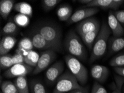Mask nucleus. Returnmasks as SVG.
Listing matches in <instances>:
<instances>
[{"label":"nucleus","instance_id":"nucleus-26","mask_svg":"<svg viewBox=\"0 0 124 93\" xmlns=\"http://www.w3.org/2000/svg\"><path fill=\"white\" fill-rule=\"evenodd\" d=\"M1 92L2 93H18L15 83L11 81H4L2 83Z\"/></svg>","mask_w":124,"mask_h":93},{"label":"nucleus","instance_id":"nucleus-36","mask_svg":"<svg viewBox=\"0 0 124 93\" xmlns=\"http://www.w3.org/2000/svg\"><path fill=\"white\" fill-rule=\"evenodd\" d=\"M30 51L26 50L25 49H20V48H18L17 49H16V54L21 55L23 56L24 57H26V56H27V55L29 54Z\"/></svg>","mask_w":124,"mask_h":93},{"label":"nucleus","instance_id":"nucleus-4","mask_svg":"<svg viewBox=\"0 0 124 93\" xmlns=\"http://www.w3.org/2000/svg\"><path fill=\"white\" fill-rule=\"evenodd\" d=\"M66 64L71 73L75 76L81 86H84L88 80V71L80 61L71 55H67L64 58Z\"/></svg>","mask_w":124,"mask_h":93},{"label":"nucleus","instance_id":"nucleus-13","mask_svg":"<svg viewBox=\"0 0 124 93\" xmlns=\"http://www.w3.org/2000/svg\"><path fill=\"white\" fill-rule=\"evenodd\" d=\"M108 25L111 30L114 37H121L124 35V29L112 11L108 12Z\"/></svg>","mask_w":124,"mask_h":93},{"label":"nucleus","instance_id":"nucleus-18","mask_svg":"<svg viewBox=\"0 0 124 93\" xmlns=\"http://www.w3.org/2000/svg\"><path fill=\"white\" fill-rule=\"evenodd\" d=\"M14 10L18 12V14H21L32 17L33 15L32 7L29 3L25 2H20L17 3L14 6Z\"/></svg>","mask_w":124,"mask_h":93},{"label":"nucleus","instance_id":"nucleus-10","mask_svg":"<svg viewBox=\"0 0 124 93\" xmlns=\"http://www.w3.org/2000/svg\"><path fill=\"white\" fill-rule=\"evenodd\" d=\"M123 0H92L85 7H97L104 9H112L116 10L124 3Z\"/></svg>","mask_w":124,"mask_h":93},{"label":"nucleus","instance_id":"nucleus-35","mask_svg":"<svg viewBox=\"0 0 124 93\" xmlns=\"http://www.w3.org/2000/svg\"><path fill=\"white\" fill-rule=\"evenodd\" d=\"M69 93H89V88L87 87H86V88L82 87V88L76 89H75V90H73L69 92Z\"/></svg>","mask_w":124,"mask_h":93},{"label":"nucleus","instance_id":"nucleus-38","mask_svg":"<svg viewBox=\"0 0 124 93\" xmlns=\"http://www.w3.org/2000/svg\"><path fill=\"white\" fill-rule=\"evenodd\" d=\"M92 0H79L78 2L81 3H83V4H85V5H87L91 2Z\"/></svg>","mask_w":124,"mask_h":93},{"label":"nucleus","instance_id":"nucleus-2","mask_svg":"<svg viewBox=\"0 0 124 93\" xmlns=\"http://www.w3.org/2000/svg\"><path fill=\"white\" fill-rule=\"evenodd\" d=\"M64 47L70 55L78 60H86L87 51L80 38L74 30H70L67 34L64 41Z\"/></svg>","mask_w":124,"mask_h":93},{"label":"nucleus","instance_id":"nucleus-14","mask_svg":"<svg viewBox=\"0 0 124 93\" xmlns=\"http://www.w3.org/2000/svg\"><path fill=\"white\" fill-rule=\"evenodd\" d=\"M31 41L33 47L39 50H54V47L51 45L36 30L33 32L31 36Z\"/></svg>","mask_w":124,"mask_h":93},{"label":"nucleus","instance_id":"nucleus-16","mask_svg":"<svg viewBox=\"0 0 124 93\" xmlns=\"http://www.w3.org/2000/svg\"><path fill=\"white\" fill-rule=\"evenodd\" d=\"M14 0H1L0 1V14L3 20H6L12 9L14 8Z\"/></svg>","mask_w":124,"mask_h":93},{"label":"nucleus","instance_id":"nucleus-6","mask_svg":"<svg viewBox=\"0 0 124 93\" xmlns=\"http://www.w3.org/2000/svg\"><path fill=\"white\" fill-rule=\"evenodd\" d=\"M56 54L55 51L48 50L41 53L38 63L32 72L33 75H37L48 68L55 60Z\"/></svg>","mask_w":124,"mask_h":93},{"label":"nucleus","instance_id":"nucleus-39","mask_svg":"<svg viewBox=\"0 0 124 93\" xmlns=\"http://www.w3.org/2000/svg\"><path fill=\"white\" fill-rule=\"evenodd\" d=\"M123 93H124V85L123 86Z\"/></svg>","mask_w":124,"mask_h":93},{"label":"nucleus","instance_id":"nucleus-5","mask_svg":"<svg viewBox=\"0 0 124 93\" xmlns=\"http://www.w3.org/2000/svg\"><path fill=\"white\" fill-rule=\"evenodd\" d=\"M82 87L78 80L70 70H67L57 79L56 86L52 93H65L70 92Z\"/></svg>","mask_w":124,"mask_h":93},{"label":"nucleus","instance_id":"nucleus-15","mask_svg":"<svg viewBox=\"0 0 124 93\" xmlns=\"http://www.w3.org/2000/svg\"><path fill=\"white\" fill-rule=\"evenodd\" d=\"M17 42L16 38L13 36H5L2 38L0 42V55L1 56L8 54L14 48Z\"/></svg>","mask_w":124,"mask_h":93},{"label":"nucleus","instance_id":"nucleus-11","mask_svg":"<svg viewBox=\"0 0 124 93\" xmlns=\"http://www.w3.org/2000/svg\"><path fill=\"white\" fill-rule=\"evenodd\" d=\"M64 70V65L62 61H59L54 64L46 72V78L48 82L53 83L59 79Z\"/></svg>","mask_w":124,"mask_h":93},{"label":"nucleus","instance_id":"nucleus-9","mask_svg":"<svg viewBox=\"0 0 124 93\" xmlns=\"http://www.w3.org/2000/svg\"><path fill=\"white\" fill-rule=\"evenodd\" d=\"M99 11V8L97 7H85L78 9L72 15L67 22L69 24L80 22L85 19L91 17L93 15L98 13Z\"/></svg>","mask_w":124,"mask_h":93},{"label":"nucleus","instance_id":"nucleus-3","mask_svg":"<svg viewBox=\"0 0 124 93\" xmlns=\"http://www.w3.org/2000/svg\"><path fill=\"white\" fill-rule=\"evenodd\" d=\"M36 30L51 45L55 51L62 50V33L57 26L46 23L41 25Z\"/></svg>","mask_w":124,"mask_h":93},{"label":"nucleus","instance_id":"nucleus-34","mask_svg":"<svg viewBox=\"0 0 124 93\" xmlns=\"http://www.w3.org/2000/svg\"><path fill=\"white\" fill-rule=\"evenodd\" d=\"M113 13L120 23L124 25V10H117Z\"/></svg>","mask_w":124,"mask_h":93},{"label":"nucleus","instance_id":"nucleus-33","mask_svg":"<svg viewBox=\"0 0 124 93\" xmlns=\"http://www.w3.org/2000/svg\"><path fill=\"white\" fill-rule=\"evenodd\" d=\"M12 61L14 65L25 63V57L16 53L14 55H12Z\"/></svg>","mask_w":124,"mask_h":93},{"label":"nucleus","instance_id":"nucleus-24","mask_svg":"<svg viewBox=\"0 0 124 93\" xmlns=\"http://www.w3.org/2000/svg\"><path fill=\"white\" fill-rule=\"evenodd\" d=\"M30 91L31 93H47L44 85L37 80H32L31 81Z\"/></svg>","mask_w":124,"mask_h":93},{"label":"nucleus","instance_id":"nucleus-29","mask_svg":"<svg viewBox=\"0 0 124 93\" xmlns=\"http://www.w3.org/2000/svg\"><path fill=\"white\" fill-rule=\"evenodd\" d=\"M109 64L110 66L114 68L124 67V54L114 57L110 61Z\"/></svg>","mask_w":124,"mask_h":93},{"label":"nucleus","instance_id":"nucleus-23","mask_svg":"<svg viewBox=\"0 0 124 93\" xmlns=\"http://www.w3.org/2000/svg\"><path fill=\"white\" fill-rule=\"evenodd\" d=\"M40 55L33 50L30 51L27 56L25 57V63L27 65L35 68L38 63Z\"/></svg>","mask_w":124,"mask_h":93},{"label":"nucleus","instance_id":"nucleus-17","mask_svg":"<svg viewBox=\"0 0 124 93\" xmlns=\"http://www.w3.org/2000/svg\"><path fill=\"white\" fill-rule=\"evenodd\" d=\"M72 9L70 6L63 5L57 9L56 14L59 20L61 21H66L69 20L72 16Z\"/></svg>","mask_w":124,"mask_h":93},{"label":"nucleus","instance_id":"nucleus-8","mask_svg":"<svg viewBox=\"0 0 124 93\" xmlns=\"http://www.w3.org/2000/svg\"><path fill=\"white\" fill-rule=\"evenodd\" d=\"M100 28L99 21L96 18L90 17L80 22L76 27V30L81 36Z\"/></svg>","mask_w":124,"mask_h":93},{"label":"nucleus","instance_id":"nucleus-27","mask_svg":"<svg viewBox=\"0 0 124 93\" xmlns=\"http://www.w3.org/2000/svg\"><path fill=\"white\" fill-rule=\"evenodd\" d=\"M0 65L1 70L8 69L14 65L12 61V55L10 54H6L1 56L0 58Z\"/></svg>","mask_w":124,"mask_h":93},{"label":"nucleus","instance_id":"nucleus-1","mask_svg":"<svg viewBox=\"0 0 124 93\" xmlns=\"http://www.w3.org/2000/svg\"><path fill=\"white\" fill-rule=\"evenodd\" d=\"M111 33L108 24L104 22L93 44L89 59V63H93L104 55L106 51L108 39Z\"/></svg>","mask_w":124,"mask_h":93},{"label":"nucleus","instance_id":"nucleus-12","mask_svg":"<svg viewBox=\"0 0 124 93\" xmlns=\"http://www.w3.org/2000/svg\"><path fill=\"white\" fill-rule=\"evenodd\" d=\"M91 74L97 82L104 83L108 78L109 70L108 68L104 65H95L91 68Z\"/></svg>","mask_w":124,"mask_h":93},{"label":"nucleus","instance_id":"nucleus-22","mask_svg":"<svg viewBox=\"0 0 124 93\" xmlns=\"http://www.w3.org/2000/svg\"><path fill=\"white\" fill-rule=\"evenodd\" d=\"M18 31V26L14 22L9 21L2 28L1 33L5 36L16 35Z\"/></svg>","mask_w":124,"mask_h":93},{"label":"nucleus","instance_id":"nucleus-37","mask_svg":"<svg viewBox=\"0 0 124 93\" xmlns=\"http://www.w3.org/2000/svg\"><path fill=\"white\" fill-rule=\"evenodd\" d=\"M114 71L121 76L124 77V67L114 68Z\"/></svg>","mask_w":124,"mask_h":93},{"label":"nucleus","instance_id":"nucleus-25","mask_svg":"<svg viewBox=\"0 0 124 93\" xmlns=\"http://www.w3.org/2000/svg\"><path fill=\"white\" fill-rule=\"evenodd\" d=\"M14 21L15 23L18 26L26 27L30 24V17L25 15L17 14L15 16Z\"/></svg>","mask_w":124,"mask_h":93},{"label":"nucleus","instance_id":"nucleus-21","mask_svg":"<svg viewBox=\"0 0 124 93\" xmlns=\"http://www.w3.org/2000/svg\"><path fill=\"white\" fill-rule=\"evenodd\" d=\"M14 83L18 93H30L29 84L26 76H19L15 80Z\"/></svg>","mask_w":124,"mask_h":93},{"label":"nucleus","instance_id":"nucleus-30","mask_svg":"<svg viewBox=\"0 0 124 93\" xmlns=\"http://www.w3.org/2000/svg\"><path fill=\"white\" fill-rule=\"evenodd\" d=\"M18 48L23 49L29 51L32 50L33 45L31 40L28 38H23L21 39L18 43Z\"/></svg>","mask_w":124,"mask_h":93},{"label":"nucleus","instance_id":"nucleus-7","mask_svg":"<svg viewBox=\"0 0 124 93\" xmlns=\"http://www.w3.org/2000/svg\"><path fill=\"white\" fill-rule=\"evenodd\" d=\"M34 68L25 63L16 64L6 70L4 73V76L6 78H14L19 76H26L32 73Z\"/></svg>","mask_w":124,"mask_h":93},{"label":"nucleus","instance_id":"nucleus-31","mask_svg":"<svg viewBox=\"0 0 124 93\" xmlns=\"http://www.w3.org/2000/svg\"><path fill=\"white\" fill-rule=\"evenodd\" d=\"M60 2V0H42V7L45 11H49L55 7Z\"/></svg>","mask_w":124,"mask_h":93},{"label":"nucleus","instance_id":"nucleus-32","mask_svg":"<svg viewBox=\"0 0 124 93\" xmlns=\"http://www.w3.org/2000/svg\"><path fill=\"white\" fill-rule=\"evenodd\" d=\"M91 93H108V92L106 89L100 84V83L96 81L93 86Z\"/></svg>","mask_w":124,"mask_h":93},{"label":"nucleus","instance_id":"nucleus-20","mask_svg":"<svg viewBox=\"0 0 124 93\" xmlns=\"http://www.w3.org/2000/svg\"><path fill=\"white\" fill-rule=\"evenodd\" d=\"M124 49V38L114 37L111 40L109 43V51L111 54L119 52Z\"/></svg>","mask_w":124,"mask_h":93},{"label":"nucleus","instance_id":"nucleus-19","mask_svg":"<svg viewBox=\"0 0 124 93\" xmlns=\"http://www.w3.org/2000/svg\"><path fill=\"white\" fill-rule=\"evenodd\" d=\"M100 30V28L81 36L82 42L89 48L90 50H93V44H94L96 39L98 36Z\"/></svg>","mask_w":124,"mask_h":93},{"label":"nucleus","instance_id":"nucleus-28","mask_svg":"<svg viewBox=\"0 0 124 93\" xmlns=\"http://www.w3.org/2000/svg\"><path fill=\"white\" fill-rule=\"evenodd\" d=\"M115 83H114V90L111 93H123V88L124 85V77L116 76L115 77Z\"/></svg>","mask_w":124,"mask_h":93},{"label":"nucleus","instance_id":"nucleus-40","mask_svg":"<svg viewBox=\"0 0 124 93\" xmlns=\"http://www.w3.org/2000/svg\"></svg>","mask_w":124,"mask_h":93}]
</instances>
